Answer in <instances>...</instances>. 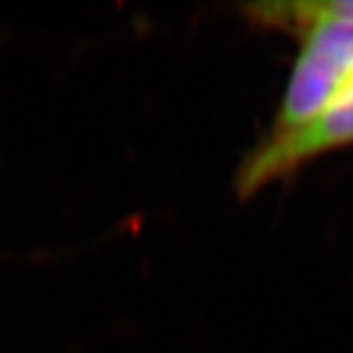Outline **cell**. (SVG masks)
I'll use <instances>...</instances> for the list:
<instances>
[{"instance_id":"6da1fadb","label":"cell","mask_w":353,"mask_h":353,"mask_svg":"<svg viewBox=\"0 0 353 353\" xmlns=\"http://www.w3.org/2000/svg\"><path fill=\"white\" fill-rule=\"evenodd\" d=\"M299 32H303V50L281 102L273 134L312 120L353 77V24L314 20Z\"/></svg>"},{"instance_id":"7a4b0ae2","label":"cell","mask_w":353,"mask_h":353,"mask_svg":"<svg viewBox=\"0 0 353 353\" xmlns=\"http://www.w3.org/2000/svg\"><path fill=\"white\" fill-rule=\"evenodd\" d=\"M345 143H353V77L312 120L273 134L248 155L238 171L236 189L240 196H250L306 159Z\"/></svg>"},{"instance_id":"3957f363","label":"cell","mask_w":353,"mask_h":353,"mask_svg":"<svg viewBox=\"0 0 353 353\" xmlns=\"http://www.w3.org/2000/svg\"><path fill=\"white\" fill-rule=\"evenodd\" d=\"M248 12L257 22L269 26L303 28L314 20H341L353 24V0L330 2H267L253 4Z\"/></svg>"}]
</instances>
